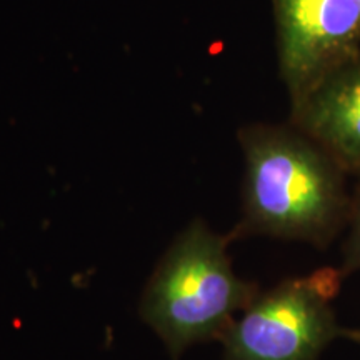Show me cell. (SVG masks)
I'll use <instances>...</instances> for the list:
<instances>
[{
  "instance_id": "277c9868",
  "label": "cell",
  "mask_w": 360,
  "mask_h": 360,
  "mask_svg": "<svg viewBox=\"0 0 360 360\" xmlns=\"http://www.w3.org/2000/svg\"><path fill=\"white\" fill-rule=\"evenodd\" d=\"M290 103L360 53V0H272Z\"/></svg>"
},
{
  "instance_id": "6da1fadb",
  "label": "cell",
  "mask_w": 360,
  "mask_h": 360,
  "mask_svg": "<svg viewBox=\"0 0 360 360\" xmlns=\"http://www.w3.org/2000/svg\"><path fill=\"white\" fill-rule=\"evenodd\" d=\"M245 157L240 231L322 244L349 215L347 174L294 125L252 124L238 134Z\"/></svg>"
},
{
  "instance_id": "7a4b0ae2",
  "label": "cell",
  "mask_w": 360,
  "mask_h": 360,
  "mask_svg": "<svg viewBox=\"0 0 360 360\" xmlns=\"http://www.w3.org/2000/svg\"><path fill=\"white\" fill-rule=\"evenodd\" d=\"M255 297L233 274L225 238L197 220L170 247L143 294V321L174 354L224 335L237 310Z\"/></svg>"
},
{
  "instance_id": "5b68a950",
  "label": "cell",
  "mask_w": 360,
  "mask_h": 360,
  "mask_svg": "<svg viewBox=\"0 0 360 360\" xmlns=\"http://www.w3.org/2000/svg\"><path fill=\"white\" fill-rule=\"evenodd\" d=\"M290 124L360 175V53L290 103Z\"/></svg>"
},
{
  "instance_id": "8992f818",
  "label": "cell",
  "mask_w": 360,
  "mask_h": 360,
  "mask_svg": "<svg viewBox=\"0 0 360 360\" xmlns=\"http://www.w3.org/2000/svg\"><path fill=\"white\" fill-rule=\"evenodd\" d=\"M350 233L345 245L344 272L350 269H360V188L355 193V199L350 200Z\"/></svg>"
},
{
  "instance_id": "3957f363",
  "label": "cell",
  "mask_w": 360,
  "mask_h": 360,
  "mask_svg": "<svg viewBox=\"0 0 360 360\" xmlns=\"http://www.w3.org/2000/svg\"><path fill=\"white\" fill-rule=\"evenodd\" d=\"M342 272L323 267L255 295L225 330L227 360H314L342 334L334 307Z\"/></svg>"
}]
</instances>
